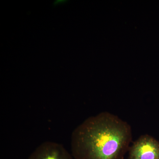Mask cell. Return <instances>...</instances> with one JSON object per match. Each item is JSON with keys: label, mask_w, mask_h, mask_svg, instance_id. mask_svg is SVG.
<instances>
[{"label": "cell", "mask_w": 159, "mask_h": 159, "mask_svg": "<svg viewBox=\"0 0 159 159\" xmlns=\"http://www.w3.org/2000/svg\"><path fill=\"white\" fill-rule=\"evenodd\" d=\"M132 141L127 122L102 112L89 117L73 131L71 155L75 159H124Z\"/></svg>", "instance_id": "1"}, {"label": "cell", "mask_w": 159, "mask_h": 159, "mask_svg": "<svg viewBox=\"0 0 159 159\" xmlns=\"http://www.w3.org/2000/svg\"><path fill=\"white\" fill-rule=\"evenodd\" d=\"M28 159H72V156L61 144L47 141L39 145Z\"/></svg>", "instance_id": "3"}, {"label": "cell", "mask_w": 159, "mask_h": 159, "mask_svg": "<svg viewBox=\"0 0 159 159\" xmlns=\"http://www.w3.org/2000/svg\"><path fill=\"white\" fill-rule=\"evenodd\" d=\"M128 152V159H159V142L149 135H143L134 142Z\"/></svg>", "instance_id": "2"}]
</instances>
